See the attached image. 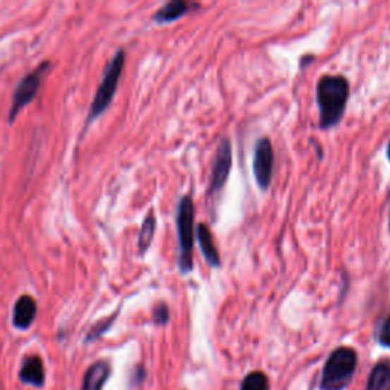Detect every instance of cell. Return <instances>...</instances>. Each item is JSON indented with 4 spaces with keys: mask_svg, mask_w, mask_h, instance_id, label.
I'll return each instance as SVG.
<instances>
[{
    "mask_svg": "<svg viewBox=\"0 0 390 390\" xmlns=\"http://www.w3.org/2000/svg\"><path fill=\"white\" fill-rule=\"evenodd\" d=\"M367 390H390V363H378L370 372Z\"/></svg>",
    "mask_w": 390,
    "mask_h": 390,
    "instance_id": "cell-13",
    "label": "cell"
},
{
    "mask_svg": "<svg viewBox=\"0 0 390 390\" xmlns=\"http://www.w3.org/2000/svg\"><path fill=\"white\" fill-rule=\"evenodd\" d=\"M197 238L200 243V249H202L207 264L212 265V267H220V255H218V250L214 244V238L206 224H198Z\"/></svg>",
    "mask_w": 390,
    "mask_h": 390,
    "instance_id": "cell-11",
    "label": "cell"
},
{
    "mask_svg": "<svg viewBox=\"0 0 390 390\" xmlns=\"http://www.w3.org/2000/svg\"><path fill=\"white\" fill-rule=\"evenodd\" d=\"M178 267L182 273L193 270L194 249V202L189 195L182 197L177 207Z\"/></svg>",
    "mask_w": 390,
    "mask_h": 390,
    "instance_id": "cell-2",
    "label": "cell"
},
{
    "mask_svg": "<svg viewBox=\"0 0 390 390\" xmlns=\"http://www.w3.org/2000/svg\"><path fill=\"white\" fill-rule=\"evenodd\" d=\"M387 157H389V160H390V144H389V147H387Z\"/></svg>",
    "mask_w": 390,
    "mask_h": 390,
    "instance_id": "cell-19",
    "label": "cell"
},
{
    "mask_svg": "<svg viewBox=\"0 0 390 390\" xmlns=\"http://www.w3.org/2000/svg\"><path fill=\"white\" fill-rule=\"evenodd\" d=\"M115 317H116V316H111L110 319L101 320L99 323H97V325H95V327L89 331L87 339H85V340H87V341H93V340L99 339V337L104 334V332H106V331L111 327V323H113V320H115Z\"/></svg>",
    "mask_w": 390,
    "mask_h": 390,
    "instance_id": "cell-16",
    "label": "cell"
},
{
    "mask_svg": "<svg viewBox=\"0 0 390 390\" xmlns=\"http://www.w3.org/2000/svg\"><path fill=\"white\" fill-rule=\"evenodd\" d=\"M379 341H382V345L390 348V317L384 322L382 332H379Z\"/></svg>",
    "mask_w": 390,
    "mask_h": 390,
    "instance_id": "cell-18",
    "label": "cell"
},
{
    "mask_svg": "<svg viewBox=\"0 0 390 390\" xmlns=\"http://www.w3.org/2000/svg\"><path fill=\"white\" fill-rule=\"evenodd\" d=\"M168 317H169V312H168L166 305H164V303L154 310V322L159 323V325H164V323H166Z\"/></svg>",
    "mask_w": 390,
    "mask_h": 390,
    "instance_id": "cell-17",
    "label": "cell"
},
{
    "mask_svg": "<svg viewBox=\"0 0 390 390\" xmlns=\"http://www.w3.org/2000/svg\"><path fill=\"white\" fill-rule=\"evenodd\" d=\"M20 379L26 384L43 386L44 383V367L40 357L30 355L23 360L20 367Z\"/></svg>",
    "mask_w": 390,
    "mask_h": 390,
    "instance_id": "cell-9",
    "label": "cell"
},
{
    "mask_svg": "<svg viewBox=\"0 0 390 390\" xmlns=\"http://www.w3.org/2000/svg\"><path fill=\"white\" fill-rule=\"evenodd\" d=\"M232 169V145L229 139H223L220 147L217 150L215 162L212 168L211 178V194L220 193L224 188L227 178H229Z\"/></svg>",
    "mask_w": 390,
    "mask_h": 390,
    "instance_id": "cell-7",
    "label": "cell"
},
{
    "mask_svg": "<svg viewBox=\"0 0 390 390\" xmlns=\"http://www.w3.org/2000/svg\"><path fill=\"white\" fill-rule=\"evenodd\" d=\"M349 97V84L339 75H325L317 84V104L320 110V127L329 128L343 116Z\"/></svg>",
    "mask_w": 390,
    "mask_h": 390,
    "instance_id": "cell-1",
    "label": "cell"
},
{
    "mask_svg": "<svg viewBox=\"0 0 390 390\" xmlns=\"http://www.w3.org/2000/svg\"><path fill=\"white\" fill-rule=\"evenodd\" d=\"M273 147L269 139H260L253 156V174L258 186L267 189L273 177Z\"/></svg>",
    "mask_w": 390,
    "mask_h": 390,
    "instance_id": "cell-6",
    "label": "cell"
},
{
    "mask_svg": "<svg viewBox=\"0 0 390 390\" xmlns=\"http://www.w3.org/2000/svg\"><path fill=\"white\" fill-rule=\"evenodd\" d=\"M47 68H51L49 61L42 63L39 68L34 69L30 75H26V77L18 83V85L16 87V92L13 95V104H11V110H9V122L13 123V121L17 118L20 110L28 106V104L32 102L37 92L40 89V84L43 80V75L46 73Z\"/></svg>",
    "mask_w": 390,
    "mask_h": 390,
    "instance_id": "cell-5",
    "label": "cell"
},
{
    "mask_svg": "<svg viewBox=\"0 0 390 390\" xmlns=\"http://www.w3.org/2000/svg\"><path fill=\"white\" fill-rule=\"evenodd\" d=\"M123 64H126V52L121 49L110 60V63L106 68V72H104V77L99 83V87L97 90V93H95V98L92 101L89 118H87L89 122L95 118H98L99 115H102V113L106 111L107 107L111 104L113 97H115V93L118 90V84L121 80Z\"/></svg>",
    "mask_w": 390,
    "mask_h": 390,
    "instance_id": "cell-4",
    "label": "cell"
},
{
    "mask_svg": "<svg viewBox=\"0 0 390 390\" xmlns=\"http://www.w3.org/2000/svg\"><path fill=\"white\" fill-rule=\"evenodd\" d=\"M110 375V367L107 361H98L92 365L84 374L81 390H102Z\"/></svg>",
    "mask_w": 390,
    "mask_h": 390,
    "instance_id": "cell-10",
    "label": "cell"
},
{
    "mask_svg": "<svg viewBox=\"0 0 390 390\" xmlns=\"http://www.w3.org/2000/svg\"><path fill=\"white\" fill-rule=\"evenodd\" d=\"M357 367V352L351 348H339L328 358L323 369L322 390H341L348 386Z\"/></svg>",
    "mask_w": 390,
    "mask_h": 390,
    "instance_id": "cell-3",
    "label": "cell"
},
{
    "mask_svg": "<svg viewBox=\"0 0 390 390\" xmlns=\"http://www.w3.org/2000/svg\"><path fill=\"white\" fill-rule=\"evenodd\" d=\"M35 314H37L35 300L31 296H28V294L20 296L14 305V312H13L14 327L18 329H28L32 325Z\"/></svg>",
    "mask_w": 390,
    "mask_h": 390,
    "instance_id": "cell-8",
    "label": "cell"
},
{
    "mask_svg": "<svg viewBox=\"0 0 390 390\" xmlns=\"http://www.w3.org/2000/svg\"><path fill=\"white\" fill-rule=\"evenodd\" d=\"M154 231H156V217H154V212L151 211L147 215L144 224H142V227H140V233H139V250H140V253H145L148 250V247H150L151 241H153V238H154Z\"/></svg>",
    "mask_w": 390,
    "mask_h": 390,
    "instance_id": "cell-14",
    "label": "cell"
},
{
    "mask_svg": "<svg viewBox=\"0 0 390 390\" xmlns=\"http://www.w3.org/2000/svg\"><path fill=\"white\" fill-rule=\"evenodd\" d=\"M188 11L189 5L186 2H182V0H173V2H168L159 9L154 14V20L157 23H169L177 20L180 17H183Z\"/></svg>",
    "mask_w": 390,
    "mask_h": 390,
    "instance_id": "cell-12",
    "label": "cell"
},
{
    "mask_svg": "<svg viewBox=\"0 0 390 390\" xmlns=\"http://www.w3.org/2000/svg\"><path fill=\"white\" fill-rule=\"evenodd\" d=\"M241 390H269V379L262 372H253L245 377Z\"/></svg>",
    "mask_w": 390,
    "mask_h": 390,
    "instance_id": "cell-15",
    "label": "cell"
}]
</instances>
